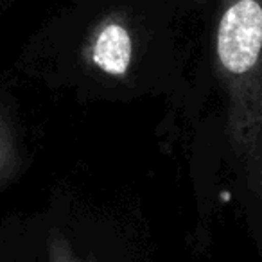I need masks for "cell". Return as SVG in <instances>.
I'll use <instances>...</instances> for the list:
<instances>
[{
  "mask_svg": "<svg viewBox=\"0 0 262 262\" xmlns=\"http://www.w3.org/2000/svg\"><path fill=\"white\" fill-rule=\"evenodd\" d=\"M215 72L226 94L228 142L262 194V0H221Z\"/></svg>",
  "mask_w": 262,
  "mask_h": 262,
  "instance_id": "6da1fadb",
  "label": "cell"
},
{
  "mask_svg": "<svg viewBox=\"0 0 262 262\" xmlns=\"http://www.w3.org/2000/svg\"><path fill=\"white\" fill-rule=\"evenodd\" d=\"M133 58V40L124 24H104L92 45V61L110 76H124Z\"/></svg>",
  "mask_w": 262,
  "mask_h": 262,
  "instance_id": "7a4b0ae2",
  "label": "cell"
},
{
  "mask_svg": "<svg viewBox=\"0 0 262 262\" xmlns=\"http://www.w3.org/2000/svg\"><path fill=\"white\" fill-rule=\"evenodd\" d=\"M20 162L22 157H20L15 127L8 113L0 108V183L8 182L11 176H15Z\"/></svg>",
  "mask_w": 262,
  "mask_h": 262,
  "instance_id": "3957f363",
  "label": "cell"
},
{
  "mask_svg": "<svg viewBox=\"0 0 262 262\" xmlns=\"http://www.w3.org/2000/svg\"><path fill=\"white\" fill-rule=\"evenodd\" d=\"M49 257L51 262H88L74 253L72 246L61 233H54L49 241Z\"/></svg>",
  "mask_w": 262,
  "mask_h": 262,
  "instance_id": "277c9868",
  "label": "cell"
}]
</instances>
